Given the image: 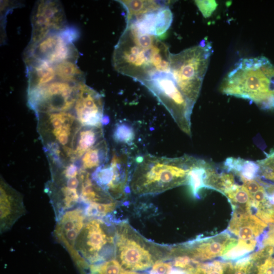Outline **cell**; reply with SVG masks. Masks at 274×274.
Here are the masks:
<instances>
[{
	"instance_id": "obj_1",
	"label": "cell",
	"mask_w": 274,
	"mask_h": 274,
	"mask_svg": "<svg viewBox=\"0 0 274 274\" xmlns=\"http://www.w3.org/2000/svg\"><path fill=\"white\" fill-rule=\"evenodd\" d=\"M170 54L168 47L157 36L126 23L115 47L112 64L118 73L143 84L158 73L170 72Z\"/></svg>"
},
{
	"instance_id": "obj_2",
	"label": "cell",
	"mask_w": 274,
	"mask_h": 274,
	"mask_svg": "<svg viewBox=\"0 0 274 274\" xmlns=\"http://www.w3.org/2000/svg\"><path fill=\"white\" fill-rule=\"evenodd\" d=\"M195 158L185 155L167 158L147 154L136 159L129 189L134 195L158 194L187 185L188 175Z\"/></svg>"
},
{
	"instance_id": "obj_3",
	"label": "cell",
	"mask_w": 274,
	"mask_h": 274,
	"mask_svg": "<svg viewBox=\"0 0 274 274\" xmlns=\"http://www.w3.org/2000/svg\"><path fill=\"white\" fill-rule=\"evenodd\" d=\"M263 56L240 59L223 80V94L255 103L263 110L274 109L270 80L261 68Z\"/></svg>"
},
{
	"instance_id": "obj_4",
	"label": "cell",
	"mask_w": 274,
	"mask_h": 274,
	"mask_svg": "<svg viewBox=\"0 0 274 274\" xmlns=\"http://www.w3.org/2000/svg\"><path fill=\"white\" fill-rule=\"evenodd\" d=\"M114 224L115 258L125 269L144 270L158 261L170 259V246L150 242L126 221H114Z\"/></svg>"
},
{
	"instance_id": "obj_5",
	"label": "cell",
	"mask_w": 274,
	"mask_h": 274,
	"mask_svg": "<svg viewBox=\"0 0 274 274\" xmlns=\"http://www.w3.org/2000/svg\"><path fill=\"white\" fill-rule=\"evenodd\" d=\"M212 52L211 43L204 39L195 46L170 54V73L179 89L192 106L198 97Z\"/></svg>"
},
{
	"instance_id": "obj_6",
	"label": "cell",
	"mask_w": 274,
	"mask_h": 274,
	"mask_svg": "<svg viewBox=\"0 0 274 274\" xmlns=\"http://www.w3.org/2000/svg\"><path fill=\"white\" fill-rule=\"evenodd\" d=\"M73 260L82 274L89 266L115 258L114 221L106 218H87L75 244Z\"/></svg>"
},
{
	"instance_id": "obj_7",
	"label": "cell",
	"mask_w": 274,
	"mask_h": 274,
	"mask_svg": "<svg viewBox=\"0 0 274 274\" xmlns=\"http://www.w3.org/2000/svg\"><path fill=\"white\" fill-rule=\"evenodd\" d=\"M39 131L47 151H61L64 159L75 161L74 146L82 126L75 114L68 112L37 114Z\"/></svg>"
},
{
	"instance_id": "obj_8",
	"label": "cell",
	"mask_w": 274,
	"mask_h": 274,
	"mask_svg": "<svg viewBox=\"0 0 274 274\" xmlns=\"http://www.w3.org/2000/svg\"><path fill=\"white\" fill-rule=\"evenodd\" d=\"M143 85L164 106L179 128L191 135L190 117L193 106L179 89L170 72L158 73Z\"/></svg>"
},
{
	"instance_id": "obj_9",
	"label": "cell",
	"mask_w": 274,
	"mask_h": 274,
	"mask_svg": "<svg viewBox=\"0 0 274 274\" xmlns=\"http://www.w3.org/2000/svg\"><path fill=\"white\" fill-rule=\"evenodd\" d=\"M77 33L75 29L66 28L52 33L32 46H27L24 59H33L55 65L64 61L76 62L79 53L73 44Z\"/></svg>"
},
{
	"instance_id": "obj_10",
	"label": "cell",
	"mask_w": 274,
	"mask_h": 274,
	"mask_svg": "<svg viewBox=\"0 0 274 274\" xmlns=\"http://www.w3.org/2000/svg\"><path fill=\"white\" fill-rule=\"evenodd\" d=\"M78 84L57 79L28 91L30 107L37 114L70 111L76 102Z\"/></svg>"
},
{
	"instance_id": "obj_11",
	"label": "cell",
	"mask_w": 274,
	"mask_h": 274,
	"mask_svg": "<svg viewBox=\"0 0 274 274\" xmlns=\"http://www.w3.org/2000/svg\"><path fill=\"white\" fill-rule=\"evenodd\" d=\"M91 177L115 200L124 199L130 179L128 156L125 153H114L110 162L95 169Z\"/></svg>"
},
{
	"instance_id": "obj_12",
	"label": "cell",
	"mask_w": 274,
	"mask_h": 274,
	"mask_svg": "<svg viewBox=\"0 0 274 274\" xmlns=\"http://www.w3.org/2000/svg\"><path fill=\"white\" fill-rule=\"evenodd\" d=\"M84 174L69 177L61 172L52 173V179L45 186L53 207L55 220L66 211L80 204L81 190Z\"/></svg>"
},
{
	"instance_id": "obj_13",
	"label": "cell",
	"mask_w": 274,
	"mask_h": 274,
	"mask_svg": "<svg viewBox=\"0 0 274 274\" xmlns=\"http://www.w3.org/2000/svg\"><path fill=\"white\" fill-rule=\"evenodd\" d=\"M32 32L28 46H32L49 35L67 28L64 11L56 1H40L34 7L31 18Z\"/></svg>"
},
{
	"instance_id": "obj_14",
	"label": "cell",
	"mask_w": 274,
	"mask_h": 274,
	"mask_svg": "<svg viewBox=\"0 0 274 274\" xmlns=\"http://www.w3.org/2000/svg\"><path fill=\"white\" fill-rule=\"evenodd\" d=\"M237 241L235 238H231L228 232L224 231L212 237L196 238L171 247V256L173 257L186 255L196 260H210L222 256L233 247Z\"/></svg>"
},
{
	"instance_id": "obj_15",
	"label": "cell",
	"mask_w": 274,
	"mask_h": 274,
	"mask_svg": "<svg viewBox=\"0 0 274 274\" xmlns=\"http://www.w3.org/2000/svg\"><path fill=\"white\" fill-rule=\"evenodd\" d=\"M74 109V114L82 127H101L104 124L102 98L85 82L78 85Z\"/></svg>"
},
{
	"instance_id": "obj_16",
	"label": "cell",
	"mask_w": 274,
	"mask_h": 274,
	"mask_svg": "<svg viewBox=\"0 0 274 274\" xmlns=\"http://www.w3.org/2000/svg\"><path fill=\"white\" fill-rule=\"evenodd\" d=\"M87 219L81 205L64 212L56 220L53 232L55 240L68 253L73 260L76 258V240Z\"/></svg>"
},
{
	"instance_id": "obj_17",
	"label": "cell",
	"mask_w": 274,
	"mask_h": 274,
	"mask_svg": "<svg viewBox=\"0 0 274 274\" xmlns=\"http://www.w3.org/2000/svg\"><path fill=\"white\" fill-rule=\"evenodd\" d=\"M0 206V231L3 233L11 229L15 222L26 213V209L22 195L2 178Z\"/></svg>"
},
{
	"instance_id": "obj_18",
	"label": "cell",
	"mask_w": 274,
	"mask_h": 274,
	"mask_svg": "<svg viewBox=\"0 0 274 274\" xmlns=\"http://www.w3.org/2000/svg\"><path fill=\"white\" fill-rule=\"evenodd\" d=\"M234 213L228 230L239 239H254L261 234L267 224L253 213L233 210Z\"/></svg>"
},
{
	"instance_id": "obj_19",
	"label": "cell",
	"mask_w": 274,
	"mask_h": 274,
	"mask_svg": "<svg viewBox=\"0 0 274 274\" xmlns=\"http://www.w3.org/2000/svg\"><path fill=\"white\" fill-rule=\"evenodd\" d=\"M172 21L173 14L169 8L164 5L137 16L126 23H132L141 31L157 37L168 29Z\"/></svg>"
},
{
	"instance_id": "obj_20",
	"label": "cell",
	"mask_w": 274,
	"mask_h": 274,
	"mask_svg": "<svg viewBox=\"0 0 274 274\" xmlns=\"http://www.w3.org/2000/svg\"><path fill=\"white\" fill-rule=\"evenodd\" d=\"M24 60L28 77V91L38 89L57 80L54 65L39 60Z\"/></svg>"
},
{
	"instance_id": "obj_21",
	"label": "cell",
	"mask_w": 274,
	"mask_h": 274,
	"mask_svg": "<svg viewBox=\"0 0 274 274\" xmlns=\"http://www.w3.org/2000/svg\"><path fill=\"white\" fill-rule=\"evenodd\" d=\"M102 140V127H82L74 144L73 152L75 161L80 159L87 150Z\"/></svg>"
},
{
	"instance_id": "obj_22",
	"label": "cell",
	"mask_w": 274,
	"mask_h": 274,
	"mask_svg": "<svg viewBox=\"0 0 274 274\" xmlns=\"http://www.w3.org/2000/svg\"><path fill=\"white\" fill-rule=\"evenodd\" d=\"M108 154V145L104 139L87 150L80 158V169L89 173L93 172L105 164Z\"/></svg>"
},
{
	"instance_id": "obj_23",
	"label": "cell",
	"mask_w": 274,
	"mask_h": 274,
	"mask_svg": "<svg viewBox=\"0 0 274 274\" xmlns=\"http://www.w3.org/2000/svg\"><path fill=\"white\" fill-rule=\"evenodd\" d=\"M210 164L204 160L195 159L188 175L187 185L194 197L199 198V192L207 187V177Z\"/></svg>"
},
{
	"instance_id": "obj_24",
	"label": "cell",
	"mask_w": 274,
	"mask_h": 274,
	"mask_svg": "<svg viewBox=\"0 0 274 274\" xmlns=\"http://www.w3.org/2000/svg\"><path fill=\"white\" fill-rule=\"evenodd\" d=\"M224 166L227 171L234 173L241 179L253 180L259 176V165L252 161L230 157L224 162Z\"/></svg>"
},
{
	"instance_id": "obj_25",
	"label": "cell",
	"mask_w": 274,
	"mask_h": 274,
	"mask_svg": "<svg viewBox=\"0 0 274 274\" xmlns=\"http://www.w3.org/2000/svg\"><path fill=\"white\" fill-rule=\"evenodd\" d=\"M56 79L74 84L85 82L84 73L76 64V62L64 61L54 65Z\"/></svg>"
},
{
	"instance_id": "obj_26",
	"label": "cell",
	"mask_w": 274,
	"mask_h": 274,
	"mask_svg": "<svg viewBox=\"0 0 274 274\" xmlns=\"http://www.w3.org/2000/svg\"><path fill=\"white\" fill-rule=\"evenodd\" d=\"M224 195L229 200L233 210L253 213L251 195L243 185L235 184Z\"/></svg>"
},
{
	"instance_id": "obj_27",
	"label": "cell",
	"mask_w": 274,
	"mask_h": 274,
	"mask_svg": "<svg viewBox=\"0 0 274 274\" xmlns=\"http://www.w3.org/2000/svg\"><path fill=\"white\" fill-rule=\"evenodd\" d=\"M251 256L253 262L256 264V274H274V248L272 247L263 246Z\"/></svg>"
},
{
	"instance_id": "obj_28",
	"label": "cell",
	"mask_w": 274,
	"mask_h": 274,
	"mask_svg": "<svg viewBox=\"0 0 274 274\" xmlns=\"http://www.w3.org/2000/svg\"><path fill=\"white\" fill-rule=\"evenodd\" d=\"M126 11V22L164 5L153 1H120Z\"/></svg>"
},
{
	"instance_id": "obj_29",
	"label": "cell",
	"mask_w": 274,
	"mask_h": 274,
	"mask_svg": "<svg viewBox=\"0 0 274 274\" xmlns=\"http://www.w3.org/2000/svg\"><path fill=\"white\" fill-rule=\"evenodd\" d=\"M87 274H145L125 269L115 258L91 264Z\"/></svg>"
},
{
	"instance_id": "obj_30",
	"label": "cell",
	"mask_w": 274,
	"mask_h": 274,
	"mask_svg": "<svg viewBox=\"0 0 274 274\" xmlns=\"http://www.w3.org/2000/svg\"><path fill=\"white\" fill-rule=\"evenodd\" d=\"M258 244L256 239L249 241L238 239L235 245L224 254L221 257L224 260H236L251 253Z\"/></svg>"
},
{
	"instance_id": "obj_31",
	"label": "cell",
	"mask_w": 274,
	"mask_h": 274,
	"mask_svg": "<svg viewBox=\"0 0 274 274\" xmlns=\"http://www.w3.org/2000/svg\"><path fill=\"white\" fill-rule=\"evenodd\" d=\"M134 138V131L130 125L125 123L116 125L113 132V138L116 142L130 145Z\"/></svg>"
},
{
	"instance_id": "obj_32",
	"label": "cell",
	"mask_w": 274,
	"mask_h": 274,
	"mask_svg": "<svg viewBox=\"0 0 274 274\" xmlns=\"http://www.w3.org/2000/svg\"><path fill=\"white\" fill-rule=\"evenodd\" d=\"M231 262H223L215 260L211 263H199L198 268L201 274H223L227 268L232 267Z\"/></svg>"
},
{
	"instance_id": "obj_33",
	"label": "cell",
	"mask_w": 274,
	"mask_h": 274,
	"mask_svg": "<svg viewBox=\"0 0 274 274\" xmlns=\"http://www.w3.org/2000/svg\"><path fill=\"white\" fill-rule=\"evenodd\" d=\"M257 162L260 167L259 176L261 174L265 179L274 181V152L266 159Z\"/></svg>"
},
{
	"instance_id": "obj_34",
	"label": "cell",
	"mask_w": 274,
	"mask_h": 274,
	"mask_svg": "<svg viewBox=\"0 0 274 274\" xmlns=\"http://www.w3.org/2000/svg\"><path fill=\"white\" fill-rule=\"evenodd\" d=\"M252 265L251 255L246 256L235 262L233 274H248Z\"/></svg>"
},
{
	"instance_id": "obj_35",
	"label": "cell",
	"mask_w": 274,
	"mask_h": 274,
	"mask_svg": "<svg viewBox=\"0 0 274 274\" xmlns=\"http://www.w3.org/2000/svg\"><path fill=\"white\" fill-rule=\"evenodd\" d=\"M195 2L205 18L210 17L218 6L215 1H195Z\"/></svg>"
},
{
	"instance_id": "obj_36",
	"label": "cell",
	"mask_w": 274,
	"mask_h": 274,
	"mask_svg": "<svg viewBox=\"0 0 274 274\" xmlns=\"http://www.w3.org/2000/svg\"><path fill=\"white\" fill-rule=\"evenodd\" d=\"M241 180L243 183V185L246 188L251 196L255 194L263 187V185L259 181L254 179L246 180L241 179Z\"/></svg>"
},
{
	"instance_id": "obj_37",
	"label": "cell",
	"mask_w": 274,
	"mask_h": 274,
	"mask_svg": "<svg viewBox=\"0 0 274 274\" xmlns=\"http://www.w3.org/2000/svg\"><path fill=\"white\" fill-rule=\"evenodd\" d=\"M270 226V229L263 236L260 244L261 247L270 246L274 248V225Z\"/></svg>"
},
{
	"instance_id": "obj_38",
	"label": "cell",
	"mask_w": 274,
	"mask_h": 274,
	"mask_svg": "<svg viewBox=\"0 0 274 274\" xmlns=\"http://www.w3.org/2000/svg\"><path fill=\"white\" fill-rule=\"evenodd\" d=\"M263 186L266 191L267 200L274 209V184L264 183Z\"/></svg>"
}]
</instances>
